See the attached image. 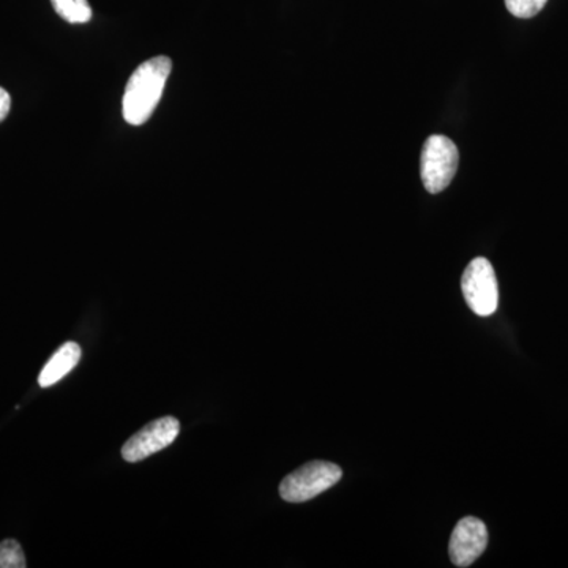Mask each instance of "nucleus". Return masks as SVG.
Masks as SVG:
<instances>
[{"instance_id":"11","label":"nucleus","mask_w":568,"mask_h":568,"mask_svg":"<svg viewBox=\"0 0 568 568\" xmlns=\"http://www.w3.org/2000/svg\"><path fill=\"white\" fill-rule=\"evenodd\" d=\"M11 110V97L6 89L0 88V123L9 118Z\"/></svg>"},{"instance_id":"6","label":"nucleus","mask_w":568,"mask_h":568,"mask_svg":"<svg viewBox=\"0 0 568 568\" xmlns=\"http://www.w3.org/2000/svg\"><path fill=\"white\" fill-rule=\"evenodd\" d=\"M487 545V526L480 519L474 517L463 518L455 526L450 545H448L452 562L462 568L473 566L484 555Z\"/></svg>"},{"instance_id":"3","label":"nucleus","mask_w":568,"mask_h":568,"mask_svg":"<svg viewBox=\"0 0 568 568\" xmlns=\"http://www.w3.org/2000/svg\"><path fill=\"white\" fill-rule=\"evenodd\" d=\"M343 470L334 463L312 462L284 477L280 495L286 503H306L338 484Z\"/></svg>"},{"instance_id":"4","label":"nucleus","mask_w":568,"mask_h":568,"mask_svg":"<svg viewBox=\"0 0 568 568\" xmlns=\"http://www.w3.org/2000/svg\"><path fill=\"white\" fill-rule=\"evenodd\" d=\"M466 304L478 316H491L499 304L495 268L487 257H476L467 265L462 278Z\"/></svg>"},{"instance_id":"9","label":"nucleus","mask_w":568,"mask_h":568,"mask_svg":"<svg viewBox=\"0 0 568 568\" xmlns=\"http://www.w3.org/2000/svg\"><path fill=\"white\" fill-rule=\"evenodd\" d=\"M24 551L17 540L0 541V568H26Z\"/></svg>"},{"instance_id":"2","label":"nucleus","mask_w":568,"mask_h":568,"mask_svg":"<svg viewBox=\"0 0 568 568\" xmlns=\"http://www.w3.org/2000/svg\"><path fill=\"white\" fill-rule=\"evenodd\" d=\"M458 149L443 134H433L425 141L420 156V175L426 192H444L458 170Z\"/></svg>"},{"instance_id":"10","label":"nucleus","mask_w":568,"mask_h":568,"mask_svg":"<svg viewBox=\"0 0 568 568\" xmlns=\"http://www.w3.org/2000/svg\"><path fill=\"white\" fill-rule=\"evenodd\" d=\"M547 2L548 0H506V6L514 17L528 20L540 13Z\"/></svg>"},{"instance_id":"8","label":"nucleus","mask_w":568,"mask_h":568,"mask_svg":"<svg viewBox=\"0 0 568 568\" xmlns=\"http://www.w3.org/2000/svg\"><path fill=\"white\" fill-rule=\"evenodd\" d=\"M55 13L70 24H85L92 20L88 0H51Z\"/></svg>"},{"instance_id":"7","label":"nucleus","mask_w":568,"mask_h":568,"mask_svg":"<svg viewBox=\"0 0 568 568\" xmlns=\"http://www.w3.org/2000/svg\"><path fill=\"white\" fill-rule=\"evenodd\" d=\"M81 361V346L78 343L69 342L59 347L52 355L39 376L40 387L47 388L54 386L55 383L63 379L71 369Z\"/></svg>"},{"instance_id":"5","label":"nucleus","mask_w":568,"mask_h":568,"mask_svg":"<svg viewBox=\"0 0 568 568\" xmlns=\"http://www.w3.org/2000/svg\"><path fill=\"white\" fill-rule=\"evenodd\" d=\"M179 432H181V424L178 418L162 417L153 420L123 444L122 457L129 463L142 462L171 446L179 436Z\"/></svg>"},{"instance_id":"1","label":"nucleus","mask_w":568,"mask_h":568,"mask_svg":"<svg viewBox=\"0 0 568 568\" xmlns=\"http://www.w3.org/2000/svg\"><path fill=\"white\" fill-rule=\"evenodd\" d=\"M171 70L173 62L166 55H156L134 70L122 100L123 118L130 125L140 126L152 118Z\"/></svg>"}]
</instances>
